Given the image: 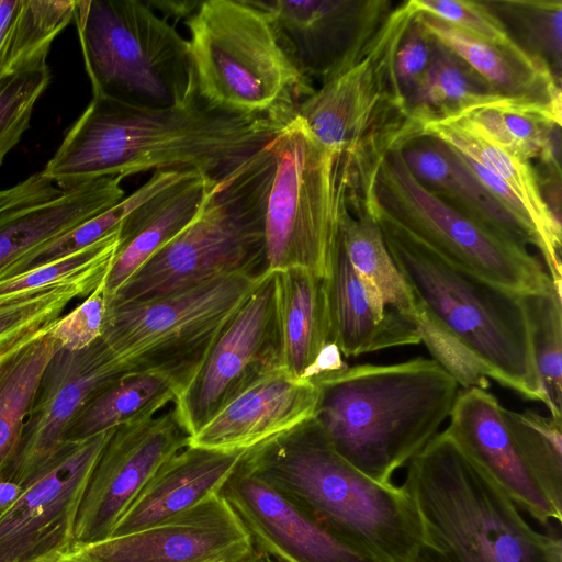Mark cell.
<instances>
[{"label":"cell","mask_w":562,"mask_h":562,"mask_svg":"<svg viewBox=\"0 0 562 562\" xmlns=\"http://www.w3.org/2000/svg\"><path fill=\"white\" fill-rule=\"evenodd\" d=\"M284 126L213 109L196 87L165 108L92 97L41 172L60 188L150 170H196L217 179Z\"/></svg>","instance_id":"1"},{"label":"cell","mask_w":562,"mask_h":562,"mask_svg":"<svg viewBox=\"0 0 562 562\" xmlns=\"http://www.w3.org/2000/svg\"><path fill=\"white\" fill-rule=\"evenodd\" d=\"M241 465L353 546L384 562L414 561L422 525L405 490L349 463L315 417L248 450Z\"/></svg>","instance_id":"2"},{"label":"cell","mask_w":562,"mask_h":562,"mask_svg":"<svg viewBox=\"0 0 562 562\" xmlns=\"http://www.w3.org/2000/svg\"><path fill=\"white\" fill-rule=\"evenodd\" d=\"M314 384V417L336 451L383 484L439 432L460 393L450 373L420 357L346 367Z\"/></svg>","instance_id":"3"},{"label":"cell","mask_w":562,"mask_h":562,"mask_svg":"<svg viewBox=\"0 0 562 562\" xmlns=\"http://www.w3.org/2000/svg\"><path fill=\"white\" fill-rule=\"evenodd\" d=\"M402 487L422 525L413 562H562L561 540L533 529L446 430L411 459Z\"/></svg>","instance_id":"4"},{"label":"cell","mask_w":562,"mask_h":562,"mask_svg":"<svg viewBox=\"0 0 562 562\" xmlns=\"http://www.w3.org/2000/svg\"><path fill=\"white\" fill-rule=\"evenodd\" d=\"M416 14L409 1L378 12L322 87L296 110L314 137L344 154L357 176L420 134L395 71L398 46Z\"/></svg>","instance_id":"5"},{"label":"cell","mask_w":562,"mask_h":562,"mask_svg":"<svg viewBox=\"0 0 562 562\" xmlns=\"http://www.w3.org/2000/svg\"><path fill=\"white\" fill-rule=\"evenodd\" d=\"M376 226L417 310L459 342L488 378L544 403L520 294L453 266L389 225Z\"/></svg>","instance_id":"6"},{"label":"cell","mask_w":562,"mask_h":562,"mask_svg":"<svg viewBox=\"0 0 562 562\" xmlns=\"http://www.w3.org/2000/svg\"><path fill=\"white\" fill-rule=\"evenodd\" d=\"M184 25L196 92L211 108L286 125L314 93L272 18L252 0H204Z\"/></svg>","instance_id":"7"},{"label":"cell","mask_w":562,"mask_h":562,"mask_svg":"<svg viewBox=\"0 0 562 562\" xmlns=\"http://www.w3.org/2000/svg\"><path fill=\"white\" fill-rule=\"evenodd\" d=\"M273 171L270 142L218 177L193 221L106 302L145 300L221 277L265 273V216Z\"/></svg>","instance_id":"8"},{"label":"cell","mask_w":562,"mask_h":562,"mask_svg":"<svg viewBox=\"0 0 562 562\" xmlns=\"http://www.w3.org/2000/svg\"><path fill=\"white\" fill-rule=\"evenodd\" d=\"M271 149L267 271L299 268L326 279L353 206L355 171L344 154L324 147L296 115L271 140Z\"/></svg>","instance_id":"9"},{"label":"cell","mask_w":562,"mask_h":562,"mask_svg":"<svg viewBox=\"0 0 562 562\" xmlns=\"http://www.w3.org/2000/svg\"><path fill=\"white\" fill-rule=\"evenodd\" d=\"M357 190L376 224L389 225L446 261L493 284L524 294L552 280L528 250L499 236L427 189L409 170L401 147L383 154Z\"/></svg>","instance_id":"10"},{"label":"cell","mask_w":562,"mask_h":562,"mask_svg":"<svg viewBox=\"0 0 562 562\" xmlns=\"http://www.w3.org/2000/svg\"><path fill=\"white\" fill-rule=\"evenodd\" d=\"M72 20L92 97L165 108L195 87L188 40L145 0H76Z\"/></svg>","instance_id":"11"},{"label":"cell","mask_w":562,"mask_h":562,"mask_svg":"<svg viewBox=\"0 0 562 562\" xmlns=\"http://www.w3.org/2000/svg\"><path fill=\"white\" fill-rule=\"evenodd\" d=\"M262 274L221 277L145 300L109 301L101 339L125 372L156 370L192 375L215 336Z\"/></svg>","instance_id":"12"},{"label":"cell","mask_w":562,"mask_h":562,"mask_svg":"<svg viewBox=\"0 0 562 562\" xmlns=\"http://www.w3.org/2000/svg\"><path fill=\"white\" fill-rule=\"evenodd\" d=\"M277 367L273 276L267 271L215 336L172 407L191 437Z\"/></svg>","instance_id":"13"},{"label":"cell","mask_w":562,"mask_h":562,"mask_svg":"<svg viewBox=\"0 0 562 562\" xmlns=\"http://www.w3.org/2000/svg\"><path fill=\"white\" fill-rule=\"evenodd\" d=\"M114 428L65 440L0 514V562H46L75 542L78 507Z\"/></svg>","instance_id":"14"},{"label":"cell","mask_w":562,"mask_h":562,"mask_svg":"<svg viewBox=\"0 0 562 562\" xmlns=\"http://www.w3.org/2000/svg\"><path fill=\"white\" fill-rule=\"evenodd\" d=\"M173 407L114 428L85 488L75 524L78 543L109 538L157 469L189 446Z\"/></svg>","instance_id":"15"},{"label":"cell","mask_w":562,"mask_h":562,"mask_svg":"<svg viewBox=\"0 0 562 562\" xmlns=\"http://www.w3.org/2000/svg\"><path fill=\"white\" fill-rule=\"evenodd\" d=\"M79 544L98 562H241L254 550L222 492L150 527Z\"/></svg>","instance_id":"16"},{"label":"cell","mask_w":562,"mask_h":562,"mask_svg":"<svg viewBox=\"0 0 562 562\" xmlns=\"http://www.w3.org/2000/svg\"><path fill=\"white\" fill-rule=\"evenodd\" d=\"M126 373L101 337L85 349H60L47 366L10 468L1 480L23 486L60 448L85 405Z\"/></svg>","instance_id":"17"},{"label":"cell","mask_w":562,"mask_h":562,"mask_svg":"<svg viewBox=\"0 0 562 562\" xmlns=\"http://www.w3.org/2000/svg\"><path fill=\"white\" fill-rule=\"evenodd\" d=\"M503 406L485 389L460 391L445 429L459 448L519 507L542 525L562 520V497L536 476L512 437Z\"/></svg>","instance_id":"18"},{"label":"cell","mask_w":562,"mask_h":562,"mask_svg":"<svg viewBox=\"0 0 562 562\" xmlns=\"http://www.w3.org/2000/svg\"><path fill=\"white\" fill-rule=\"evenodd\" d=\"M221 492L254 549L281 562H384L324 528L241 462Z\"/></svg>","instance_id":"19"},{"label":"cell","mask_w":562,"mask_h":562,"mask_svg":"<svg viewBox=\"0 0 562 562\" xmlns=\"http://www.w3.org/2000/svg\"><path fill=\"white\" fill-rule=\"evenodd\" d=\"M319 389L277 367L228 402L190 437L189 446L248 451L315 416Z\"/></svg>","instance_id":"20"},{"label":"cell","mask_w":562,"mask_h":562,"mask_svg":"<svg viewBox=\"0 0 562 562\" xmlns=\"http://www.w3.org/2000/svg\"><path fill=\"white\" fill-rule=\"evenodd\" d=\"M272 18L308 78L323 81L387 0H252ZM313 80V79H312Z\"/></svg>","instance_id":"21"},{"label":"cell","mask_w":562,"mask_h":562,"mask_svg":"<svg viewBox=\"0 0 562 562\" xmlns=\"http://www.w3.org/2000/svg\"><path fill=\"white\" fill-rule=\"evenodd\" d=\"M121 177L56 184L0 209V271L104 212L124 196Z\"/></svg>","instance_id":"22"},{"label":"cell","mask_w":562,"mask_h":562,"mask_svg":"<svg viewBox=\"0 0 562 562\" xmlns=\"http://www.w3.org/2000/svg\"><path fill=\"white\" fill-rule=\"evenodd\" d=\"M420 135L442 140L462 157L485 168L514 192L540 240V254L549 277L554 283L562 284L560 215L546 200L530 161L505 150L459 114L425 123Z\"/></svg>","instance_id":"23"},{"label":"cell","mask_w":562,"mask_h":562,"mask_svg":"<svg viewBox=\"0 0 562 562\" xmlns=\"http://www.w3.org/2000/svg\"><path fill=\"white\" fill-rule=\"evenodd\" d=\"M326 281L330 340L345 358L420 342L417 316L389 310L351 266L341 241Z\"/></svg>","instance_id":"24"},{"label":"cell","mask_w":562,"mask_h":562,"mask_svg":"<svg viewBox=\"0 0 562 562\" xmlns=\"http://www.w3.org/2000/svg\"><path fill=\"white\" fill-rule=\"evenodd\" d=\"M246 452L192 446L181 449L157 469L110 537L150 527L220 493Z\"/></svg>","instance_id":"25"},{"label":"cell","mask_w":562,"mask_h":562,"mask_svg":"<svg viewBox=\"0 0 562 562\" xmlns=\"http://www.w3.org/2000/svg\"><path fill=\"white\" fill-rule=\"evenodd\" d=\"M401 150L412 173L441 200L509 241L540 251L536 234L483 187L449 145L420 135Z\"/></svg>","instance_id":"26"},{"label":"cell","mask_w":562,"mask_h":562,"mask_svg":"<svg viewBox=\"0 0 562 562\" xmlns=\"http://www.w3.org/2000/svg\"><path fill=\"white\" fill-rule=\"evenodd\" d=\"M423 27L503 98L561 109L560 82L549 65L518 42L499 45L417 13Z\"/></svg>","instance_id":"27"},{"label":"cell","mask_w":562,"mask_h":562,"mask_svg":"<svg viewBox=\"0 0 562 562\" xmlns=\"http://www.w3.org/2000/svg\"><path fill=\"white\" fill-rule=\"evenodd\" d=\"M215 178L193 170L137 207L120 227V244L104 281L106 301L195 217Z\"/></svg>","instance_id":"28"},{"label":"cell","mask_w":562,"mask_h":562,"mask_svg":"<svg viewBox=\"0 0 562 562\" xmlns=\"http://www.w3.org/2000/svg\"><path fill=\"white\" fill-rule=\"evenodd\" d=\"M279 367L311 381L314 364L333 342L326 281L304 269L273 271Z\"/></svg>","instance_id":"29"},{"label":"cell","mask_w":562,"mask_h":562,"mask_svg":"<svg viewBox=\"0 0 562 562\" xmlns=\"http://www.w3.org/2000/svg\"><path fill=\"white\" fill-rule=\"evenodd\" d=\"M53 324L0 348V480L15 459L44 372L61 349Z\"/></svg>","instance_id":"30"},{"label":"cell","mask_w":562,"mask_h":562,"mask_svg":"<svg viewBox=\"0 0 562 562\" xmlns=\"http://www.w3.org/2000/svg\"><path fill=\"white\" fill-rule=\"evenodd\" d=\"M190 376L186 372L156 370L119 375L85 405L66 440L87 438L159 414L175 402Z\"/></svg>","instance_id":"31"},{"label":"cell","mask_w":562,"mask_h":562,"mask_svg":"<svg viewBox=\"0 0 562 562\" xmlns=\"http://www.w3.org/2000/svg\"><path fill=\"white\" fill-rule=\"evenodd\" d=\"M459 115L514 156L526 161L538 158L561 175V109L504 99L472 106Z\"/></svg>","instance_id":"32"},{"label":"cell","mask_w":562,"mask_h":562,"mask_svg":"<svg viewBox=\"0 0 562 562\" xmlns=\"http://www.w3.org/2000/svg\"><path fill=\"white\" fill-rule=\"evenodd\" d=\"M76 0H0V78L47 64Z\"/></svg>","instance_id":"33"},{"label":"cell","mask_w":562,"mask_h":562,"mask_svg":"<svg viewBox=\"0 0 562 562\" xmlns=\"http://www.w3.org/2000/svg\"><path fill=\"white\" fill-rule=\"evenodd\" d=\"M504 99L440 44L431 64L406 95L409 113L422 127L429 121L451 117L472 106Z\"/></svg>","instance_id":"34"},{"label":"cell","mask_w":562,"mask_h":562,"mask_svg":"<svg viewBox=\"0 0 562 562\" xmlns=\"http://www.w3.org/2000/svg\"><path fill=\"white\" fill-rule=\"evenodd\" d=\"M346 255L368 290L389 310L417 316L412 292L391 258L376 224L360 207L351 210L341 226Z\"/></svg>","instance_id":"35"},{"label":"cell","mask_w":562,"mask_h":562,"mask_svg":"<svg viewBox=\"0 0 562 562\" xmlns=\"http://www.w3.org/2000/svg\"><path fill=\"white\" fill-rule=\"evenodd\" d=\"M562 284L520 294L531 350L550 417L562 422Z\"/></svg>","instance_id":"36"},{"label":"cell","mask_w":562,"mask_h":562,"mask_svg":"<svg viewBox=\"0 0 562 562\" xmlns=\"http://www.w3.org/2000/svg\"><path fill=\"white\" fill-rule=\"evenodd\" d=\"M191 171L193 170L154 171L150 178L128 196H124L120 202L104 212L80 224L59 238L22 257L0 271V280L14 277L31 268L67 256L98 241L119 229L122 223L143 203L176 183Z\"/></svg>","instance_id":"37"},{"label":"cell","mask_w":562,"mask_h":562,"mask_svg":"<svg viewBox=\"0 0 562 562\" xmlns=\"http://www.w3.org/2000/svg\"><path fill=\"white\" fill-rule=\"evenodd\" d=\"M104 280L75 279L0 297V348L52 325L71 301L86 299Z\"/></svg>","instance_id":"38"},{"label":"cell","mask_w":562,"mask_h":562,"mask_svg":"<svg viewBox=\"0 0 562 562\" xmlns=\"http://www.w3.org/2000/svg\"><path fill=\"white\" fill-rule=\"evenodd\" d=\"M508 430L537 477L562 497V422L533 411L502 409Z\"/></svg>","instance_id":"39"},{"label":"cell","mask_w":562,"mask_h":562,"mask_svg":"<svg viewBox=\"0 0 562 562\" xmlns=\"http://www.w3.org/2000/svg\"><path fill=\"white\" fill-rule=\"evenodd\" d=\"M119 244L120 228L82 249L2 279L0 297L75 279L104 280L112 267Z\"/></svg>","instance_id":"40"},{"label":"cell","mask_w":562,"mask_h":562,"mask_svg":"<svg viewBox=\"0 0 562 562\" xmlns=\"http://www.w3.org/2000/svg\"><path fill=\"white\" fill-rule=\"evenodd\" d=\"M50 76L45 64L0 78V166L29 128L34 106Z\"/></svg>","instance_id":"41"},{"label":"cell","mask_w":562,"mask_h":562,"mask_svg":"<svg viewBox=\"0 0 562 562\" xmlns=\"http://www.w3.org/2000/svg\"><path fill=\"white\" fill-rule=\"evenodd\" d=\"M512 16L522 27L529 46L527 52L543 59L554 72L561 67L562 2L561 1H501L490 2ZM555 75V74H554Z\"/></svg>","instance_id":"42"},{"label":"cell","mask_w":562,"mask_h":562,"mask_svg":"<svg viewBox=\"0 0 562 562\" xmlns=\"http://www.w3.org/2000/svg\"><path fill=\"white\" fill-rule=\"evenodd\" d=\"M409 3L417 13L436 18L488 42L499 45L517 42L485 1L409 0Z\"/></svg>","instance_id":"43"},{"label":"cell","mask_w":562,"mask_h":562,"mask_svg":"<svg viewBox=\"0 0 562 562\" xmlns=\"http://www.w3.org/2000/svg\"><path fill=\"white\" fill-rule=\"evenodd\" d=\"M417 322L420 342L432 359L450 373L463 389H487L488 376L483 367L453 338L432 324L418 311Z\"/></svg>","instance_id":"44"},{"label":"cell","mask_w":562,"mask_h":562,"mask_svg":"<svg viewBox=\"0 0 562 562\" xmlns=\"http://www.w3.org/2000/svg\"><path fill=\"white\" fill-rule=\"evenodd\" d=\"M104 281L82 303L53 324L52 333L63 349L81 350L101 337L106 312Z\"/></svg>","instance_id":"45"},{"label":"cell","mask_w":562,"mask_h":562,"mask_svg":"<svg viewBox=\"0 0 562 562\" xmlns=\"http://www.w3.org/2000/svg\"><path fill=\"white\" fill-rule=\"evenodd\" d=\"M416 16L405 33L395 57V71L405 99L431 64L439 47V43L423 27Z\"/></svg>","instance_id":"46"},{"label":"cell","mask_w":562,"mask_h":562,"mask_svg":"<svg viewBox=\"0 0 562 562\" xmlns=\"http://www.w3.org/2000/svg\"><path fill=\"white\" fill-rule=\"evenodd\" d=\"M161 18L173 23L189 20L200 8V0H145Z\"/></svg>","instance_id":"47"},{"label":"cell","mask_w":562,"mask_h":562,"mask_svg":"<svg viewBox=\"0 0 562 562\" xmlns=\"http://www.w3.org/2000/svg\"><path fill=\"white\" fill-rule=\"evenodd\" d=\"M50 183L53 184L38 171L11 188L0 190V209L32 195L49 187Z\"/></svg>","instance_id":"48"},{"label":"cell","mask_w":562,"mask_h":562,"mask_svg":"<svg viewBox=\"0 0 562 562\" xmlns=\"http://www.w3.org/2000/svg\"><path fill=\"white\" fill-rule=\"evenodd\" d=\"M46 562H98L83 548L74 542L70 547L58 551Z\"/></svg>","instance_id":"49"},{"label":"cell","mask_w":562,"mask_h":562,"mask_svg":"<svg viewBox=\"0 0 562 562\" xmlns=\"http://www.w3.org/2000/svg\"><path fill=\"white\" fill-rule=\"evenodd\" d=\"M21 491V485L11 481L0 480V514L15 501Z\"/></svg>","instance_id":"50"}]
</instances>
